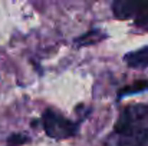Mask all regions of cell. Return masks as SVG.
<instances>
[{"label": "cell", "mask_w": 148, "mask_h": 146, "mask_svg": "<svg viewBox=\"0 0 148 146\" xmlns=\"http://www.w3.org/2000/svg\"><path fill=\"white\" fill-rule=\"evenodd\" d=\"M124 62L134 69H145L148 67V46L134 52H130L124 56Z\"/></svg>", "instance_id": "277c9868"}, {"label": "cell", "mask_w": 148, "mask_h": 146, "mask_svg": "<svg viewBox=\"0 0 148 146\" xmlns=\"http://www.w3.org/2000/svg\"><path fill=\"white\" fill-rule=\"evenodd\" d=\"M103 146H148V105L125 106Z\"/></svg>", "instance_id": "6da1fadb"}, {"label": "cell", "mask_w": 148, "mask_h": 146, "mask_svg": "<svg viewBox=\"0 0 148 146\" xmlns=\"http://www.w3.org/2000/svg\"><path fill=\"white\" fill-rule=\"evenodd\" d=\"M114 16L119 20H132L134 24L148 32V1H114Z\"/></svg>", "instance_id": "3957f363"}, {"label": "cell", "mask_w": 148, "mask_h": 146, "mask_svg": "<svg viewBox=\"0 0 148 146\" xmlns=\"http://www.w3.org/2000/svg\"><path fill=\"white\" fill-rule=\"evenodd\" d=\"M42 125H43L46 135L49 138H53V139L73 138L78 133V129H79V123L66 119L62 113H59L53 109H46L43 112Z\"/></svg>", "instance_id": "7a4b0ae2"}, {"label": "cell", "mask_w": 148, "mask_h": 146, "mask_svg": "<svg viewBox=\"0 0 148 146\" xmlns=\"http://www.w3.org/2000/svg\"><path fill=\"white\" fill-rule=\"evenodd\" d=\"M105 37H106V35L102 33L101 30H91V32L82 35L81 37L75 39V45H78V46H91V45L99 43Z\"/></svg>", "instance_id": "5b68a950"}]
</instances>
